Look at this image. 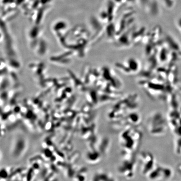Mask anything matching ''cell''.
Returning a JSON list of instances; mask_svg holds the SVG:
<instances>
[{
	"mask_svg": "<svg viewBox=\"0 0 181 181\" xmlns=\"http://www.w3.org/2000/svg\"><path fill=\"white\" fill-rule=\"evenodd\" d=\"M115 67L122 73L131 75L140 71L141 66L140 62L137 59L132 58L117 62L115 64Z\"/></svg>",
	"mask_w": 181,
	"mask_h": 181,
	"instance_id": "1",
	"label": "cell"
}]
</instances>
